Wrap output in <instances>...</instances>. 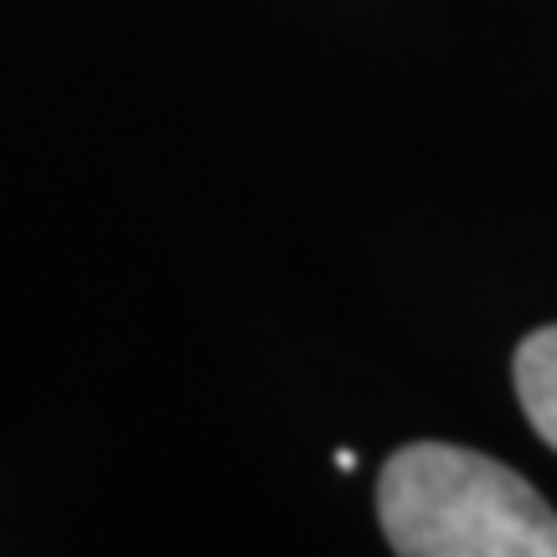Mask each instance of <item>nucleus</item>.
<instances>
[{
    "label": "nucleus",
    "instance_id": "obj_1",
    "mask_svg": "<svg viewBox=\"0 0 557 557\" xmlns=\"http://www.w3.org/2000/svg\"><path fill=\"white\" fill-rule=\"evenodd\" d=\"M377 521L403 557H557V511L511 465L418 438L387 455Z\"/></svg>",
    "mask_w": 557,
    "mask_h": 557
},
{
    "label": "nucleus",
    "instance_id": "obj_2",
    "mask_svg": "<svg viewBox=\"0 0 557 557\" xmlns=\"http://www.w3.org/2000/svg\"><path fill=\"white\" fill-rule=\"evenodd\" d=\"M511 382H517L521 413L532 423V434L557 449V325H542L517 346L511 357Z\"/></svg>",
    "mask_w": 557,
    "mask_h": 557
}]
</instances>
